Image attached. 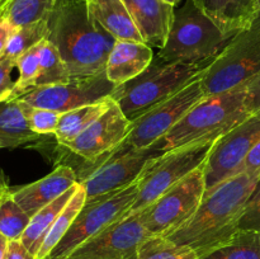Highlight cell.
<instances>
[{
    "label": "cell",
    "instance_id": "cell-1",
    "mask_svg": "<svg viewBox=\"0 0 260 259\" xmlns=\"http://www.w3.org/2000/svg\"><path fill=\"white\" fill-rule=\"evenodd\" d=\"M260 179V172H244L205 193L194 215L170 234V240L189 246L200 259L225 245L239 231L244 207Z\"/></svg>",
    "mask_w": 260,
    "mask_h": 259
},
{
    "label": "cell",
    "instance_id": "cell-2",
    "mask_svg": "<svg viewBox=\"0 0 260 259\" xmlns=\"http://www.w3.org/2000/svg\"><path fill=\"white\" fill-rule=\"evenodd\" d=\"M47 27V40L57 48L71 79L106 73L116 40L91 18L86 0H57Z\"/></svg>",
    "mask_w": 260,
    "mask_h": 259
},
{
    "label": "cell",
    "instance_id": "cell-3",
    "mask_svg": "<svg viewBox=\"0 0 260 259\" xmlns=\"http://www.w3.org/2000/svg\"><path fill=\"white\" fill-rule=\"evenodd\" d=\"M251 114L245 86L205 96L151 149L162 154L185 145L215 142Z\"/></svg>",
    "mask_w": 260,
    "mask_h": 259
},
{
    "label": "cell",
    "instance_id": "cell-4",
    "mask_svg": "<svg viewBox=\"0 0 260 259\" xmlns=\"http://www.w3.org/2000/svg\"><path fill=\"white\" fill-rule=\"evenodd\" d=\"M213 61L202 63L168 62L155 55L140 75L116 86L111 98L134 122L165 99L202 78Z\"/></svg>",
    "mask_w": 260,
    "mask_h": 259
},
{
    "label": "cell",
    "instance_id": "cell-5",
    "mask_svg": "<svg viewBox=\"0 0 260 259\" xmlns=\"http://www.w3.org/2000/svg\"><path fill=\"white\" fill-rule=\"evenodd\" d=\"M235 35L225 33L193 0L175 7L168 41L156 56L168 62L215 61Z\"/></svg>",
    "mask_w": 260,
    "mask_h": 259
},
{
    "label": "cell",
    "instance_id": "cell-6",
    "mask_svg": "<svg viewBox=\"0 0 260 259\" xmlns=\"http://www.w3.org/2000/svg\"><path fill=\"white\" fill-rule=\"evenodd\" d=\"M260 74V12L236 33L202 76L206 96L244 88Z\"/></svg>",
    "mask_w": 260,
    "mask_h": 259
},
{
    "label": "cell",
    "instance_id": "cell-7",
    "mask_svg": "<svg viewBox=\"0 0 260 259\" xmlns=\"http://www.w3.org/2000/svg\"><path fill=\"white\" fill-rule=\"evenodd\" d=\"M212 145L213 142L185 145L152 159L137 179L139 193L129 212L142 211L173 185L203 167Z\"/></svg>",
    "mask_w": 260,
    "mask_h": 259
},
{
    "label": "cell",
    "instance_id": "cell-8",
    "mask_svg": "<svg viewBox=\"0 0 260 259\" xmlns=\"http://www.w3.org/2000/svg\"><path fill=\"white\" fill-rule=\"evenodd\" d=\"M139 193V183L85 202L73 225L46 259H68L81 244L129 213Z\"/></svg>",
    "mask_w": 260,
    "mask_h": 259
},
{
    "label": "cell",
    "instance_id": "cell-9",
    "mask_svg": "<svg viewBox=\"0 0 260 259\" xmlns=\"http://www.w3.org/2000/svg\"><path fill=\"white\" fill-rule=\"evenodd\" d=\"M160 155L161 152L155 151L151 147L134 149L119 145L96 161H88L93 165L78 175V183L85 190V202L134 184L145 167Z\"/></svg>",
    "mask_w": 260,
    "mask_h": 259
},
{
    "label": "cell",
    "instance_id": "cell-10",
    "mask_svg": "<svg viewBox=\"0 0 260 259\" xmlns=\"http://www.w3.org/2000/svg\"><path fill=\"white\" fill-rule=\"evenodd\" d=\"M205 192V174L201 167L141 211L147 233L165 238L174 233L194 215Z\"/></svg>",
    "mask_w": 260,
    "mask_h": 259
},
{
    "label": "cell",
    "instance_id": "cell-11",
    "mask_svg": "<svg viewBox=\"0 0 260 259\" xmlns=\"http://www.w3.org/2000/svg\"><path fill=\"white\" fill-rule=\"evenodd\" d=\"M205 96L200 78L131 122V131L121 145L134 149L151 147Z\"/></svg>",
    "mask_w": 260,
    "mask_h": 259
},
{
    "label": "cell",
    "instance_id": "cell-12",
    "mask_svg": "<svg viewBox=\"0 0 260 259\" xmlns=\"http://www.w3.org/2000/svg\"><path fill=\"white\" fill-rule=\"evenodd\" d=\"M260 139V112L234 127L213 142L203 165L206 192L240 174L249 152Z\"/></svg>",
    "mask_w": 260,
    "mask_h": 259
},
{
    "label": "cell",
    "instance_id": "cell-13",
    "mask_svg": "<svg viewBox=\"0 0 260 259\" xmlns=\"http://www.w3.org/2000/svg\"><path fill=\"white\" fill-rule=\"evenodd\" d=\"M116 85L106 73L89 78L70 79L66 83L38 86L23 94L18 101L28 106L65 113L79 107L95 104L109 98Z\"/></svg>",
    "mask_w": 260,
    "mask_h": 259
},
{
    "label": "cell",
    "instance_id": "cell-14",
    "mask_svg": "<svg viewBox=\"0 0 260 259\" xmlns=\"http://www.w3.org/2000/svg\"><path fill=\"white\" fill-rule=\"evenodd\" d=\"M147 236L141 211L129 212L81 244L68 259H131Z\"/></svg>",
    "mask_w": 260,
    "mask_h": 259
},
{
    "label": "cell",
    "instance_id": "cell-15",
    "mask_svg": "<svg viewBox=\"0 0 260 259\" xmlns=\"http://www.w3.org/2000/svg\"><path fill=\"white\" fill-rule=\"evenodd\" d=\"M129 131L131 121L112 99L109 108L98 119L62 147L83 157L85 161H96L117 149L127 139Z\"/></svg>",
    "mask_w": 260,
    "mask_h": 259
},
{
    "label": "cell",
    "instance_id": "cell-16",
    "mask_svg": "<svg viewBox=\"0 0 260 259\" xmlns=\"http://www.w3.org/2000/svg\"><path fill=\"white\" fill-rule=\"evenodd\" d=\"M78 183V174L69 165H58L40 180L18 188H10L13 198L32 217Z\"/></svg>",
    "mask_w": 260,
    "mask_h": 259
},
{
    "label": "cell",
    "instance_id": "cell-17",
    "mask_svg": "<svg viewBox=\"0 0 260 259\" xmlns=\"http://www.w3.org/2000/svg\"><path fill=\"white\" fill-rule=\"evenodd\" d=\"M144 42L151 48H162L168 41L175 7L164 0H122Z\"/></svg>",
    "mask_w": 260,
    "mask_h": 259
},
{
    "label": "cell",
    "instance_id": "cell-18",
    "mask_svg": "<svg viewBox=\"0 0 260 259\" xmlns=\"http://www.w3.org/2000/svg\"><path fill=\"white\" fill-rule=\"evenodd\" d=\"M154 48L145 42L116 41L109 52L106 75L116 86L136 78L154 60Z\"/></svg>",
    "mask_w": 260,
    "mask_h": 259
},
{
    "label": "cell",
    "instance_id": "cell-19",
    "mask_svg": "<svg viewBox=\"0 0 260 259\" xmlns=\"http://www.w3.org/2000/svg\"><path fill=\"white\" fill-rule=\"evenodd\" d=\"M89 14L116 41L144 42L122 0H86Z\"/></svg>",
    "mask_w": 260,
    "mask_h": 259
},
{
    "label": "cell",
    "instance_id": "cell-20",
    "mask_svg": "<svg viewBox=\"0 0 260 259\" xmlns=\"http://www.w3.org/2000/svg\"><path fill=\"white\" fill-rule=\"evenodd\" d=\"M221 29L236 35L249 25L256 14V0H193Z\"/></svg>",
    "mask_w": 260,
    "mask_h": 259
},
{
    "label": "cell",
    "instance_id": "cell-21",
    "mask_svg": "<svg viewBox=\"0 0 260 259\" xmlns=\"http://www.w3.org/2000/svg\"><path fill=\"white\" fill-rule=\"evenodd\" d=\"M41 137L30 130L17 99L0 103V150L35 144Z\"/></svg>",
    "mask_w": 260,
    "mask_h": 259
},
{
    "label": "cell",
    "instance_id": "cell-22",
    "mask_svg": "<svg viewBox=\"0 0 260 259\" xmlns=\"http://www.w3.org/2000/svg\"><path fill=\"white\" fill-rule=\"evenodd\" d=\"M78 185L79 183H76L74 187H71L70 189L66 190V192L63 193L62 196H60L57 200L51 202L50 205L43 207L42 210H40L35 216L30 217L29 223H28L27 229H25L22 238H20V243L25 246V249H27L32 255H37L38 250H40L46 235H47L48 231H50L51 226L53 225V222H55V220L57 218V216L60 215L61 211L65 208V206L68 205L69 201L71 200L74 193L76 192Z\"/></svg>",
    "mask_w": 260,
    "mask_h": 259
},
{
    "label": "cell",
    "instance_id": "cell-23",
    "mask_svg": "<svg viewBox=\"0 0 260 259\" xmlns=\"http://www.w3.org/2000/svg\"><path fill=\"white\" fill-rule=\"evenodd\" d=\"M111 102L112 98L109 96L99 103L88 104L61 113L55 132V137L60 146H65L69 142L75 140L84 130L88 128L109 108Z\"/></svg>",
    "mask_w": 260,
    "mask_h": 259
},
{
    "label": "cell",
    "instance_id": "cell-24",
    "mask_svg": "<svg viewBox=\"0 0 260 259\" xmlns=\"http://www.w3.org/2000/svg\"><path fill=\"white\" fill-rule=\"evenodd\" d=\"M85 190H84L83 185L79 183L76 192L74 193L71 200L69 201L68 205L65 206V208H63L62 211H61L60 215L57 216V218H56L55 222H53V225L51 226L50 231H48V234L46 235L45 240H43L42 245H41L36 258L46 259L50 255V253L53 250V248L57 245L58 241L65 236V234L68 233L70 226L73 225L74 220H75L76 216L79 215L81 208L85 205Z\"/></svg>",
    "mask_w": 260,
    "mask_h": 259
},
{
    "label": "cell",
    "instance_id": "cell-25",
    "mask_svg": "<svg viewBox=\"0 0 260 259\" xmlns=\"http://www.w3.org/2000/svg\"><path fill=\"white\" fill-rule=\"evenodd\" d=\"M131 259H200L189 246L179 245L169 238L150 235L142 241Z\"/></svg>",
    "mask_w": 260,
    "mask_h": 259
},
{
    "label": "cell",
    "instance_id": "cell-26",
    "mask_svg": "<svg viewBox=\"0 0 260 259\" xmlns=\"http://www.w3.org/2000/svg\"><path fill=\"white\" fill-rule=\"evenodd\" d=\"M202 259H260V233L239 230L225 245Z\"/></svg>",
    "mask_w": 260,
    "mask_h": 259
},
{
    "label": "cell",
    "instance_id": "cell-27",
    "mask_svg": "<svg viewBox=\"0 0 260 259\" xmlns=\"http://www.w3.org/2000/svg\"><path fill=\"white\" fill-rule=\"evenodd\" d=\"M30 216L13 198L10 188L0 197V234L8 241L20 240Z\"/></svg>",
    "mask_w": 260,
    "mask_h": 259
},
{
    "label": "cell",
    "instance_id": "cell-28",
    "mask_svg": "<svg viewBox=\"0 0 260 259\" xmlns=\"http://www.w3.org/2000/svg\"><path fill=\"white\" fill-rule=\"evenodd\" d=\"M57 0H12L0 15L9 19L14 27L46 19Z\"/></svg>",
    "mask_w": 260,
    "mask_h": 259
},
{
    "label": "cell",
    "instance_id": "cell-29",
    "mask_svg": "<svg viewBox=\"0 0 260 259\" xmlns=\"http://www.w3.org/2000/svg\"><path fill=\"white\" fill-rule=\"evenodd\" d=\"M70 79V74L57 48L47 38L43 40L40 48V75L36 88L66 83Z\"/></svg>",
    "mask_w": 260,
    "mask_h": 259
},
{
    "label": "cell",
    "instance_id": "cell-30",
    "mask_svg": "<svg viewBox=\"0 0 260 259\" xmlns=\"http://www.w3.org/2000/svg\"><path fill=\"white\" fill-rule=\"evenodd\" d=\"M48 35L47 27V18L38 22L30 23V24L20 25L15 28L14 33L10 37L8 42L7 48H5L4 57L14 60L17 62V58L20 55L32 48L41 41L46 40Z\"/></svg>",
    "mask_w": 260,
    "mask_h": 259
},
{
    "label": "cell",
    "instance_id": "cell-31",
    "mask_svg": "<svg viewBox=\"0 0 260 259\" xmlns=\"http://www.w3.org/2000/svg\"><path fill=\"white\" fill-rule=\"evenodd\" d=\"M42 42V41H41ZM41 42L33 46L23 55L17 58V69L19 71V76L15 80L14 88L10 94L9 101H15L23 94L37 86L38 75H40V48Z\"/></svg>",
    "mask_w": 260,
    "mask_h": 259
},
{
    "label": "cell",
    "instance_id": "cell-32",
    "mask_svg": "<svg viewBox=\"0 0 260 259\" xmlns=\"http://www.w3.org/2000/svg\"><path fill=\"white\" fill-rule=\"evenodd\" d=\"M18 102H19L20 107L23 109V113H24L28 124H29L30 130L33 132H36L37 135H41V136H46V135L51 134L55 135L61 113L51 111V109L37 108V107L28 106V104L23 103L20 101Z\"/></svg>",
    "mask_w": 260,
    "mask_h": 259
},
{
    "label": "cell",
    "instance_id": "cell-33",
    "mask_svg": "<svg viewBox=\"0 0 260 259\" xmlns=\"http://www.w3.org/2000/svg\"><path fill=\"white\" fill-rule=\"evenodd\" d=\"M238 228L241 231L260 233V179L244 207Z\"/></svg>",
    "mask_w": 260,
    "mask_h": 259
},
{
    "label": "cell",
    "instance_id": "cell-34",
    "mask_svg": "<svg viewBox=\"0 0 260 259\" xmlns=\"http://www.w3.org/2000/svg\"><path fill=\"white\" fill-rule=\"evenodd\" d=\"M17 68V62L7 57H0V103L9 101L10 94L14 88L15 80H13V70Z\"/></svg>",
    "mask_w": 260,
    "mask_h": 259
},
{
    "label": "cell",
    "instance_id": "cell-35",
    "mask_svg": "<svg viewBox=\"0 0 260 259\" xmlns=\"http://www.w3.org/2000/svg\"><path fill=\"white\" fill-rule=\"evenodd\" d=\"M3 259H37L25 249L20 240L8 241L7 250Z\"/></svg>",
    "mask_w": 260,
    "mask_h": 259
},
{
    "label": "cell",
    "instance_id": "cell-36",
    "mask_svg": "<svg viewBox=\"0 0 260 259\" xmlns=\"http://www.w3.org/2000/svg\"><path fill=\"white\" fill-rule=\"evenodd\" d=\"M248 93V104L249 108L253 113L260 112V74L253 81L245 86Z\"/></svg>",
    "mask_w": 260,
    "mask_h": 259
},
{
    "label": "cell",
    "instance_id": "cell-37",
    "mask_svg": "<svg viewBox=\"0 0 260 259\" xmlns=\"http://www.w3.org/2000/svg\"><path fill=\"white\" fill-rule=\"evenodd\" d=\"M15 28L17 27H14L8 18H5L4 15H0V57H3V55H4L5 48H7L8 42L14 33Z\"/></svg>",
    "mask_w": 260,
    "mask_h": 259
},
{
    "label": "cell",
    "instance_id": "cell-38",
    "mask_svg": "<svg viewBox=\"0 0 260 259\" xmlns=\"http://www.w3.org/2000/svg\"><path fill=\"white\" fill-rule=\"evenodd\" d=\"M244 172H260V139L258 140L251 151L249 152L248 157H246L245 163L243 165L241 173Z\"/></svg>",
    "mask_w": 260,
    "mask_h": 259
},
{
    "label": "cell",
    "instance_id": "cell-39",
    "mask_svg": "<svg viewBox=\"0 0 260 259\" xmlns=\"http://www.w3.org/2000/svg\"><path fill=\"white\" fill-rule=\"evenodd\" d=\"M9 184H8V178L5 175V173L0 169V197L4 195L5 192L9 190Z\"/></svg>",
    "mask_w": 260,
    "mask_h": 259
},
{
    "label": "cell",
    "instance_id": "cell-40",
    "mask_svg": "<svg viewBox=\"0 0 260 259\" xmlns=\"http://www.w3.org/2000/svg\"><path fill=\"white\" fill-rule=\"evenodd\" d=\"M7 246H8V240L4 238V236L0 234V259L4 258V254L5 250H7Z\"/></svg>",
    "mask_w": 260,
    "mask_h": 259
},
{
    "label": "cell",
    "instance_id": "cell-41",
    "mask_svg": "<svg viewBox=\"0 0 260 259\" xmlns=\"http://www.w3.org/2000/svg\"><path fill=\"white\" fill-rule=\"evenodd\" d=\"M10 2H12V0H0V14H2L3 10L9 5Z\"/></svg>",
    "mask_w": 260,
    "mask_h": 259
},
{
    "label": "cell",
    "instance_id": "cell-42",
    "mask_svg": "<svg viewBox=\"0 0 260 259\" xmlns=\"http://www.w3.org/2000/svg\"><path fill=\"white\" fill-rule=\"evenodd\" d=\"M164 2L168 3V4L173 5V7H178V5L180 4V2H182V0H164Z\"/></svg>",
    "mask_w": 260,
    "mask_h": 259
},
{
    "label": "cell",
    "instance_id": "cell-43",
    "mask_svg": "<svg viewBox=\"0 0 260 259\" xmlns=\"http://www.w3.org/2000/svg\"><path fill=\"white\" fill-rule=\"evenodd\" d=\"M255 10H256V13L260 12V0H256L255 2Z\"/></svg>",
    "mask_w": 260,
    "mask_h": 259
}]
</instances>
